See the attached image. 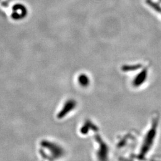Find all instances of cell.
<instances>
[{
    "instance_id": "obj_1",
    "label": "cell",
    "mask_w": 161,
    "mask_h": 161,
    "mask_svg": "<svg viewBox=\"0 0 161 161\" xmlns=\"http://www.w3.org/2000/svg\"><path fill=\"white\" fill-rule=\"evenodd\" d=\"M158 124V119L155 118L144 136L138 152V156L140 158H144L147 155L153 147V145L155 144L157 135Z\"/></svg>"
},
{
    "instance_id": "obj_2",
    "label": "cell",
    "mask_w": 161,
    "mask_h": 161,
    "mask_svg": "<svg viewBox=\"0 0 161 161\" xmlns=\"http://www.w3.org/2000/svg\"><path fill=\"white\" fill-rule=\"evenodd\" d=\"M99 147L98 149L97 155L99 161H108L109 158V149L107 143L102 138L98 143Z\"/></svg>"
},
{
    "instance_id": "obj_3",
    "label": "cell",
    "mask_w": 161,
    "mask_h": 161,
    "mask_svg": "<svg viewBox=\"0 0 161 161\" xmlns=\"http://www.w3.org/2000/svg\"><path fill=\"white\" fill-rule=\"evenodd\" d=\"M148 76V69L147 68H145L142 69L140 72L132 80V86L134 87H139L142 86L147 78Z\"/></svg>"
},
{
    "instance_id": "obj_4",
    "label": "cell",
    "mask_w": 161,
    "mask_h": 161,
    "mask_svg": "<svg viewBox=\"0 0 161 161\" xmlns=\"http://www.w3.org/2000/svg\"><path fill=\"white\" fill-rule=\"evenodd\" d=\"M142 68V65L141 64H131V65H124L122 67V70L124 72H132Z\"/></svg>"
},
{
    "instance_id": "obj_5",
    "label": "cell",
    "mask_w": 161,
    "mask_h": 161,
    "mask_svg": "<svg viewBox=\"0 0 161 161\" xmlns=\"http://www.w3.org/2000/svg\"><path fill=\"white\" fill-rule=\"evenodd\" d=\"M79 80L80 84L82 85L83 86H86L89 84V79L86 75H82L80 76Z\"/></svg>"
},
{
    "instance_id": "obj_6",
    "label": "cell",
    "mask_w": 161,
    "mask_h": 161,
    "mask_svg": "<svg viewBox=\"0 0 161 161\" xmlns=\"http://www.w3.org/2000/svg\"><path fill=\"white\" fill-rule=\"evenodd\" d=\"M159 1H160V3H161V0H159Z\"/></svg>"
},
{
    "instance_id": "obj_7",
    "label": "cell",
    "mask_w": 161,
    "mask_h": 161,
    "mask_svg": "<svg viewBox=\"0 0 161 161\" xmlns=\"http://www.w3.org/2000/svg\"></svg>"
}]
</instances>
